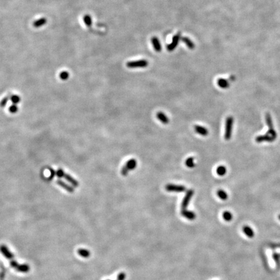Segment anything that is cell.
I'll return each mask as SVG.
<instances>
[{"label": "cell", "mask_w": 280, "mask_h": 280, "mask_svg": "<svg viewBox=\"0 0 280 280\" xmlns=\"http://www.w3.org/2000/svg\"><path fill=\"white\" fill-rule=\"evenodd\" d=\"M233 121H234V119L232 116H229L226 118L224 133V138L226 140H230L232 137Z\"/></svg>", "instance_id": "obj_1"}, {"label": "cell", "mask_w": 280, "mask_h": 280, "mask_svg": "<svg viewBox=\"0 0 280 280\" xmlns=\"http://www.w3.org/2000/svg\"><path fill=\"white\" fill-rule=\"evenodd\" d=\"M265 120H266V123L268 127V131L267 133L268 134H269L271 137L274 138V140H276V138H277V133L274 128L272 119L270 114L267 113L266 115H265Z\"/></svg>", "instance_id": "obj_2"}, {"label": "cell", "mask_w": 280, "mask_h": 280, "mask_svg": "<svg viewBox=\"0 0 280 280\" xmlns=\"http://www.w3.org/2000/svg\"><path fill=\"white\" fill-rule=\"evenodd\" d=\"M137 165V161L135 159H131L129 160L126 163L125 165L121 169V174L123 176H126L128 173L131 170L134 169Z\"/></svg>", "instance_id": "obj_3"}, {"label": "cell", "mask_w": 280, "mask_h": 280, "mask_svg": "<svg viewBox=\"0 0 280 280\" xmlns=\"http://www.w3.org/2000/svg\"><path fill=\"white\" fill-rule=\"evenodd\" d=\"M149 65V62L146 60H138L135 61H131L126 63V66L129 68H145Z\"/></svg>", "instance_id": "obj_4"}, {"label": "cell", "mask_w": 280, "mask_h": 280, "mask_svg": "<svg viewBox=\"0 0 280 280\" xmlns=\"http://www.w3.org/2000/svg\"><path fill=\"white\" fill-rule=\"evenodd\" d=\"M193 195H194V191H193V189L187 190L186 193V195H185L183 200L182 202V204H181L182 209H187V207L188 206L189 202L192 198Z\"/></svg>", "instance_id": "obj_5"}, {"label": "cell", "mask_w": 280, "mask_h": 280, "mask_svg": "<svg viewBox=\"0 0 280 280\" xmlns=\"http://www.w3.org/2000/svg\"><path fill=\"white\" fill-rule=\"evenodd\" d=\"M165 189L167 191L169 192H176V193H182L186 191V187L181 185L176 184H167L165 186Z\"/></svg>", "instance_id": "obj_6"}, {"label": "cell", "mask_w": 280, "mask_h": 280, "mask_svg": "<svg viewBox=\"0 0 280 280\" xmlns=\"http://www.w3.org/2000/svg\"><path fill=\"white\" fill-rule=\"evenodd\" d=\"M274 140H275L267 133L263 135H259L256 138V141L257 143H262L264 142V141H267V142H273Z\"/></svg>", "instance_id": "obj_7"}, {"label": "cell", "mask_w": 280, "mask_h": 280, "mask_svg": "<svg viewBox=\"0 0 280 280\" xmlns=\"http://www.w3.org/2000/svg\"><path fill=\"white\" fill-rule=\"evenodd\" d=\"M180 34H176V35L173 37L172 42L167 45V50L169 51H172L177 47V46L178 44L179 40H180Z\"/></svg>", "instance_id": "obj_8"}, {"label": "cell", "mask_w": 280, "mask_h": 280, "mask_svg": "<svg viewBox=\"0 0 280 280\" xmlns=\"http://www.w3.org/2000/svg\"><path fill=\"white\" fill-rule=\"evenodd\" d=\"M181 214L182 215V216H184V217H186V219H189V220H191V221L195 220V218H196L195 213L193 212H191V211L187 210V209L182 210Z\"/></svg>", "instance_id": "obj_9"}, {"label": "cell", "mask_w": 280, "mask_h": 280, "mask_svg": "<svg viewBox=\"0 0 280 280\" xmlns=\"http://www.w3.org/2000/svg\"><path fill=\"white\" fill-rule=\"evenodd\" d=\"M195 131L197 132V133L201 135H203V136H206V135L208 134V131L206 128H205L204 126H200V125H195L194 126Z\"/></svg>", "instance_id": "obj_10"}, {"label": "cell", "mask_w": 280, "mask_h": 280, "mask_svg": "<svg viewBox=\"0 0 280 280\" xmlns=\"http://www.w3.org/2000/svg\"><path fill=\"white\" fill-rule=\"evenodd\" d=\"M242 232L246 235L249 238H252L254 237V232L252 230V228L249 226H244L242 227Z\"/></svg>", "instance_id": "obj_11"}, {"label": "cell", "mask_w": 280, "mask_h": 280, "mask_svg": "<svg viewBox=\"0 0 280 280\" xmlns=\"http://www.w3.org/2000/svg\"><path fill=\"white\" fill-rule=\"evenodd\" d=\"M152 44L153 45V47H154V50L157 52H160L161 50V45L160 44V42L159 39L156 37H153L151 40Z\"/></svg>", "instance_id": "obj_12"}, {"label": "cell", "mask_w": 280, "mask_h": 280, "mask_svg": "<svg viewBox=\"0 0 280 280\" xmlns=\"http://www.w3.org/2000/svg\"><path fill=\"white\" fill-rule=\"evenodd\" d=\"M156 116L158 119L163 124H167L169 122L168 117L162 112H158L156 114Z\"/></svg>", "instance_id": "obj_13"}, {"label": "cell", "mask_w": 280, "mask_h": 280, "mask_svg": "<svg viewBox=\"0 0 280 280\" xmlns=\"http://www.w3.org/2000/svg\"><path fill=\"white\" fill-rule=\"evenodd\" d=\"M0 250H1V252H2L3 254L5 257H6L7 258H8V259L13 258V257H14L13 254L10 252L9 250H8V248H7V246H4V245H2V246H1V247H0Z\"/></svg>", "instance_id": "obj_14"}, {"label": "cell", "mask_w": 280, "mask_h": 280, "mask_svg": "<svg viewBox=\"0 0 280 280\" xmlns=\"http://www.w3.org/2000/svg\"><path fill=\"white\" fill-rule=\"evenodd\" d=\"M182 42L187 45V47L190 49V50H193V49H195V44L189 38H187V37H182Z\"/></svg>", "instance_id": "obj_15"}, {"label": "cell", "mask_w": 280, "mask_h": 280, "mask_svg": "<svg viewBox=\"0 0 280 280\" xmlns=\"http://www.w3.org/2000/svg\"><path fill=\"white\" fill-rule=\"evenodd\" d=\"M217 84L221 88L226 89L230 86V83L227 80L224 79H219L217 80Z\"/></svg>", "instance_id": "obj_16"}, {"label": "cell", "mask_w": 280, "mask_h": 280, "mask_svg": "<svg viewBox=\"0 0 280 280\" xmlns=\"http://www.w3.org/2000/svg\"><path fill=\"white\" fill-rule=\"evenodd\" d=\"M64 177L68 182H70L75 187L79 186V183H78V182L76 180H75L73 178H72L70 175L66 174V173H64V177Z\"/></svg>", "instance_id": "obj_17"}, {"label": "cell", "mask_w": 280, "mask_h": 280, "mask_svg": "<svg viewBox=\"0 0 280 280\" xmlns=\"http://www.w3.org/2000/svg\"><path fill=\"white\" fill-rule=\"evenodd\" d=\"M57 183L60 186H61L62 187H63L64 189H66V191H69L70 193H73L74 191V189L72 188L71 187H70V186H68V185H67L66 184H65L64 182H62L61 180H57Z\"/></svg>", "instance_id": "obj_18"}, {"label": "cell", "mask_w": 280, "mask_h": 280, "mask_svg": "<svg viewBox=\"0 0 280 280\" xmlns=\"http://www.w3.org/2000/svg\"><path fill=\"white\" fill-rule=\"evenodd\" d=\"M46 22H47V20H46L45 18H40L38 20H36V21L33 23V26L34 27H40L44 25H45L46 24Z\"/></svg>", "instance_id": "obj_19"}, {"label": "cell", "mask_w": 280, "mask_h": 280, "mask_svg": "<svg viewBox=\"0 0 280 280\" xmlns=\"http://www.w3.org/2000/svg\"><path fill=\"white\" fill-rule=\"evenodd\" d=\"M216 194H217V196L219 197V198H221V200H227L228 198L227 193L223 189L218 190L217 192H216Z\"/></svg>", "instance_id": "obj_20"}, {"label": "cell", "mask_w": 280, "mask_h": 280, "mask_svg": "<svg viewBox=\"0 0 280 280\" xmlns=\"http://www.w3.org/2000/svg\"><path fill=\"white\" fill-rule=\"evenodd\" d=\"M78 253H79V256L84 258H89V256H90V252H89V250L82 249V248H80V249L78 250Z\"/></svg>", "instance_id": "obj_21"}, {"label": "cell", "mask_w": 280, "mask_h": 280, "mask_svg": "<svg viewBox=\"0 0 280 280\" xmlns=\"http://www.w3.org/2000/svg\"><path fill=\"white\" fill-rule=\"evenodd\" d=\"M216 172L219 176H224L226 173V168L224 165H220L216 168Z\"/></svg>", "instance_id": "obj_22"}, {"label": "cell", "mask_w": 280, "mask_h": 280, "mask_svg": "<svg viewBox=\"0 0 280 280\" xmlns=\"http://www.w3.org/2000/svg\"><path fill=\"white\" fill-rule=\"evenodd\" d=\"M195 161L194 158L190 157L189 158H187V159L186 160V162H185V163H186V165L187 167H189V168H193V167H195V161Z\"/></svg>", "instance_id": "obj_23"}, {"label": "cell", "mask_w": 280, "mask_h": 280, "mask_svg": "<svg viewBox=\"0 0 280 280\" xmlns=\"http://www.w3.org/2000/svg\"><path fill=\"white\" fill-rule=\"evenodd\" d=\"M223 217L226 221H231L233 219V215L231 212H228V211H225L223 214Z\"/></svg>", "instance_id": "obj_24"}, {"label": "cell", "mask_w": 280, "mask_h": 280, "mask_svg": "<svg viewBox=\"0 0 280 280\" xmlns=\"http://www.w3.org/2000/svg\"><path fill=\"white\" fill-rule=\"evenodd\" d=\"M17 270L22 272H27L29 270V267L27 265H19L18 267L17 268Z\"/></svg>", "instance_id": "obj_25"}, {"label": "cell", "mask_w": 280, "mask_h": 280, "mask_svg": "<svg viewBox=\"0 0 280 280\" xmlns=\"http://www.w3.org/2000/svg\"><path fill=\"white\" fill-rule=\"evenodd\" d=\"M84 22L85 23V24L88 26V27H89V26H91V24H92V21H91V17L89 16V15H86L84 17Z\"/></svg>", "instance_id": "obj_26"}, {"label": "cell", "mask_w": 280, "mask_h": 280, "mask_svg": "<svg viewBox=\"0 0 280 280\" xmlns=\"http://www.w3.org/2000/svg\"><path fill=\"white\" fill-rule=\"evenodd\" d=\"M69 77V73L67 71H62L60 74V78L62 80H66Z\"/></svg>", "instance_id": "obj_27"}, {"label": "cell", "mask_w": 280, "mask_h": 280, "mask_svg": "<svg viewBox=\"0 0 280 280\" xmlns=\"http://www.w3.org/2000/svg\"><path fill=\"white\" fill-rule=\"evenodd\" d=\"M126 278V274L124 272H121L118 274L117 280H125Z\"/></svg>", "instance_id": "obj_28"}, {"label": "cell", "mask_w": 280, "mask_h": 280, "mask_svg": "<svg viewBox=\"0 0 280 280\" xmlns=\"http://www.w3.org/2000/svg\"><path fill=\"white\" fill-rule=\"evenodd\" d=\"M64 173H65V172H64V171H63L62 169H59V170H58V171H57L56 174H57V177H58L61 178V177H64Z\"/></svg>", "instance_id": "obj_29"}, {"label": "cell", "mask_w": 280, "mask_h": 280, "mask_svg": "<svg viewBox=\"0 0 280 280\" xmlns=\"http://www.w3.org/2000/svg\"><path fill=\"white\" fill-rule=\"evenodd\" d=\"M18 111V107L16 105H13L10 106L9 108V112H10L11 113H15Z\"/></svg>", "instance_id": "obj_30"}, {"label": "cell", "mask_w": 280, "mask_h": 280, "mask_svg": "<svg viewBox=\"0 0 280 280\" xmlns=\"http://www.w3.org/2000/svg\"><path fill=\"white\" fill-rule=\"evenodd\" d=\"M11 101H12L13 103L16 104L20 101V97L17 96H14L11 97Z\"/></svg>", "instance_id": "obj_31"}, {"label": "cell", "mask_w": 280, "mask_h": 280, "mask_svg": "<svg viewBox=\"0 0 280 280\" xmlns=\"http://www.w3.org/2000/svg\"><path fill=\"white\" fill-rule=\"evenodd\" d=\"M8 97H5L4 99H3L2 101H1V103H0V106H2V107H3L4 106L6 105V104H7V101H8Z\"/></svg>", "instance_id": "obj_32"}, {"label": "cell", "mask_w": 280, "mask_h": 280, "mask_svg": "<svg viewBox=\"0 0 280 280\" xmlns=\"http://www.w3.org/2000/svg\"><path fill=\"white\" fill-rule=\"evenodd\" d=\"M50 172H51V175H50V178H53L54 177V175H55V172H54V170L53 169H50Z\"/></svg>", "instance_id": "obj_33"}, {"label": "cell", "mask_w": 280, "mask_h": 280, "mask_svg": "<svg viewBox=\"0 0 280 280\" xmlns=\"http://www.w3.org/2000/svg\"><path fill=\"white\" fill-rule=\"evenodd\" d=\"M278 219H279V220H280V215H278Z\"/></svg>", "instance_id": "obj_34"}]
</instances>
